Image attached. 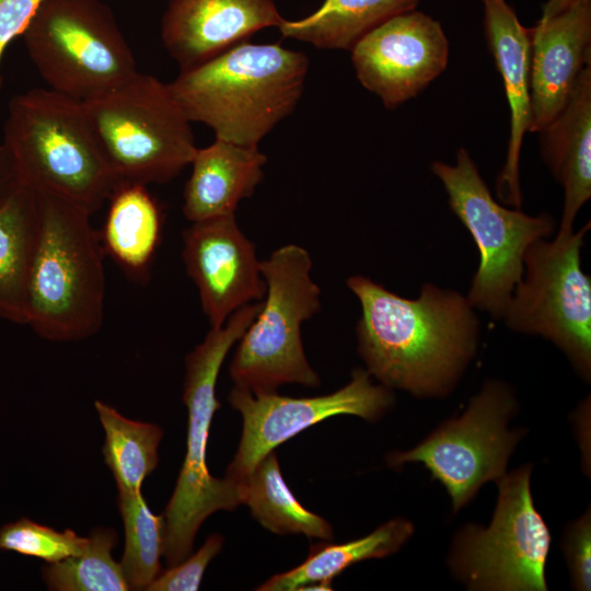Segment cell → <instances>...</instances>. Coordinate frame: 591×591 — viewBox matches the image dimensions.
<instances>
[{
  "label": "cell",
  "instance_id": "2",
  "mask_svg": "<svg viewBox=\"0 0 591 591\" xmlns=\"http://www.w3.org/2000/svg\"><path fill=\"white\" fill-rule=\"evenodd\" d=\"M309 70L305 54L242 42L167 83L190 123L217 139L258 146L296 108Z\"/></svg>",
  "mask_w": 591,
  "mask_h": 591
},
{
  "label": "cell",
  "instance_id": "24",
  "mask_svg": "<svg viewBox=\"0 0 591 591\" xmlns=\"http://www.w3.org/2000/svg\"><path fill=\"white\" fill-rule=\"evenodd\" d=\"M413 530L410 522L394 519L355 541L311 545L302 564L270 577L256 590L294 591L310 583H332L337 575L356 563L395 553L412 535Z\"/></svg>",
  "mask_w": 591,
  "mask_h": 591
},
{
  "label": "cell",
  "instance_id": "27",
  "mask_svg": "<svg viewBox=\"0 0 591 591\" xmlns=\"http://www.w3.org/2000/svg\"><path fill=\"white\" fill-rule=\"evenodd\" d=\"M117 502L125 529L120 565L129 588L146 590L161 572L165 520L150 510L141 491L118 490Z\"/></svg>",
  "mask_w": 591,
  "mask_h": 591
},
{
  "label": "cell",
  "instance_id": "8",
  "mask_svg": "<svg viewBox=\"0 0 591 591\" xmlns=\"http://www.w3.org/2000/svg\"><path fill=\"white\" fill-rule=\"evenodd\" d=\"M22 38L48 88L82 102L138 72L126 38L101 0H43Z\"/></svg>",
  "mask_w": 591,
  "mask_h": 591
},
{
  "label": "cell",
  "instance_id": "16",
  "mask_svg": "<svg viewBox=\"0 0 591 591\" xmlns=\"http://www.w3.org/2000/svg\"><path fill=\"white\" fill-rule=\"evenodd\" d=\"M529 34V131L540 132L563 111L580 73L591 65V0L542 14Z\"/></svg>",
  "mask_w": 591,
  "mask_h": 591
},
{
  "label": "cell",
  "instance_id": "15",
  "mask_svg": "<svg viewBox=\"0 0 591 591\" xmlns=\"http://www.w3.org/2000/svg\"><path fill=\"white\" fill-rule=\"evenodd\" d=\"M183 243L186 271L211 327H221L234 311L265 298L260 260L235 215L192 222Z\"/></svg>",
  "mask_w": 591,
  "mask_h": 591
},
{
  "label": "cell",
  "instance_id": "23",
  "mask_svg": "<svg viewBox=\"0 0 591 591\" xmlns=\"http://www.w3.org/2000/svg\"><path fill=\"white\" fill-rule=\"evenodd\" d=\"M102 241L130 275L143 276L161 234V213L144 185L126 184L109 198Z\"/></svg>",
  "mask_w": 591,
  "mask_h": 591
},
{
  "label": "cell",
  "instance_id": "33",
  "mask_svg": "<svg viewBox=\"0 0 591 591\" xmlns=\"http://www.w3.org/2000/svg\"><path fill=\"white\" fill-rule=\"evenodd\" d=\"M22 183L15 159L4 142L0 143V207Z\"/></svg>",
  "mask_w": 591,
  "mask_h": 591
},
{
  "label": "cell",
  "instance_id": "9",
  "mask_svg": "<svg viewBox=\"0 0 591 591\" xmlns=\"http://www.w3.org/2000/svg\"><path fill=\"white\" fill-rule=\"evenodd\" d=\"M431 171L443 184L451 210L470 231L479 252V265L466 298L473 308L502 318L523 276L528 246L549 236L555 219L548 213L530 216L501 206L465 148L457 150L454 165L434 161Z\"/></svg>",
  "mask_w": 591,
  "mask_h": 591
},
{
  "label": "cell",
  "instance_id": "12",
  "mask_svg": "<svg viewBox=\"0 0 591 591\" xmlns=\"http://www.w3.org/2000/svg\"><path fill=\"white\" fill-rule=\"evenodd\" d=\"M514 401L499 382L485 384L457 419L445 422L419 445L387 457L391 466L422 463L448 490L454 510L488 480H499L518 436L507 429Z\"/></svg>",
  "mask_w": 591,
  "mask_h": 591
},
{
  "label": "cell",
  "instance_id": "14",
  "mask_svg": "<svg viewBox=\"0 0 591 591\" xmlns=\"http://www.w3.org/2000/svg\"><path fill=\"white\" fill-rule=\"evenodd\" d=\"M350 51L360 83L394 109L445 70L449 42L439 21L413 10L379 25Z\"/></svg>",
  "mask_w": 591,
  "mask_h": 591
},
{
  "label": "cell",
  "instance_id": "25",
  "mask_svg": "<svg viewBox=\"0 0 591 591\" xmlns=\"http://www.w3.org/2000/svg\"><path fill=\"white\" fill-rule=\"evenodd\" d=\"M239 485L241 502L246 505L252 517L271 533L333 538L332 525L324 518L304 508L292 495L282 478L274 451L263 457Z\"/></svg>",
  "mask_w": 591,
  "mask_h": 591
},
{
  "label": "cell",
  "instance_id": "13",
  "mask_svg": "<svg viewBox=\"0 0 591 591\" xmlns=\"http://www.w3.org/2000/svg\"><path fill=\"white\" fill-rule=\"evenodd\" d=\"M370 375L367 370L355 369L344 387L313 397L252 393L234 386L229 403L242 416V434L225 477L236 483L243 480L269 452L329 417L380 418L392 405L393 396L389 387L373 384Z\"/></svg>",
  "mask_w": 591,
  "mask_h": 591
},
{
  "label": "cell",
  "instance_id": "11",
  "mask_svg": "<svg viewBox=\"0 0 591 591\" xmlns=\"http://www.w3.org/2000/svg\"><path fill=\"white\" fill-rule=\"evenodd\" d=\"M490 526L468 528L457 541L454 569L470 587L490 590H546L551 533L530 490V466L498 480Z\"/></svg>",
  "mask_w": 591,
  "mask_h": 591
},
{
  "label": "cell",
  "instance_id": "6",
  "mask_svg": "<svg viewBox=\"0 0 591 591\" xmlns=\"http://www.w3.org/2000/svg\"><path fill=\"white\" fill-rule=\"evenodd\" d=\"M312 259L302 246L287 244L260 260L265 300L239 339L229 367L234 386L271 393L283 384L320 386L301 337V325L321 309V289L311 278Z\"/></svg>",
  "mask_w": 591,
  "mask_h": 591
},
{
  "label": "cell",
  "instance_id": "28",
  "mask_svg": "<svg viewBox=\"0 0 591 591\" xmlns=\"http://www.w3.org/2000/svg\"><path fill=\"white\" fill-rule=\"evenodd\" d=\"M116 542L113 530L95 529L81 554L48 563L43 568L47 587L57 591L130 590L120 563L112 556Z\"/></svg>",
  "mask_w": 591,
  "mask_h": 591
},
{
  "label": "cell",
  "instance_id": "4",
  "mask_svg": "<svg viewBox=\"0 0 591 591\" xmlns=\"http://www.w3.org/2000/svg\"><path fill=\"white\" fill-rule=\"evenodd\" d=\"M39 234L28 283L27 324L43 338L80 340L103 324L100 239L84 208L37 192Z\"/></svg>",
  "mask_w": 591,
  "mask_h": 591
},
{
  "label": "cell",
  "instance_id": "30",
  "mask_svg": "<svg viewBox=\"0 0 591 591\" xmlns=\"http://www.w3.org/2000/svg\"><path fill=\"white\" fill-rule=\"evenodd\" d=\"M223 537L215 533L204 545L176 566L159 573L148 586V591H196L211 559L222 548Z\"/></svg>",
  "mask_w": 591,
  "mask_h": 591
},
{
  "label": "cell",
  "instance_id": "19",
  "mask_svg": "<svg viewBox=\"0 0 591 591\" xmlns=\"http://www.w3.org/2000/svg\"><path fill=\"white\" fill-rule=\"evenodd\" d=\"M540 134L542 158L564 187L556 236H566L573 232L576 216L591 197V65L580 73L563 111Z\"/></svg>",
  "mask_w": 591,
  "mask_h": 591
},
{
  "label": "cell",
  "instance_id": "10",
  "mask_svg": "<svg viewBox=\"0 0 591 591\" xmlns=\"http://www.w3.org/2000/svg\"><path fill=\"white\" fill-rule=\"evenodd\" d=\"M590 222L552 242H532L523 275L502 318L519 333L553 341L589 381L591 371V279L581 268V247Z\"/></svg>",
  "mask_w": 591,
  "mask_h": 591
},
{
  "label": "cell",
  "instance_id": "31",
  "mask_svg": "<svg viewBox=\"0 0 591 591\" xmlns=\"http://www.w3.org/2000/svg\"><path fill=\"white\" fill-rule=\"evenodd\" d=\"M575 587L590 590L591 523L589 512L571 524L564 542Z\"/></svg>",
  "mask_w": 591,
  "mask_h": 591
},
{
  "label": "cell",
  "instance_id": "18",
  "mask_svg": "<svg viewBox=\"0 0 591 591\" xmlns=\"http://www.w3.org/2000/svg\"><path fill=\"white\" fill-rule=\"evenodd\" d=\"M480 2L486 42L501 76L510 109L507 158L497 177L496 193L503 204L520 209V151L530 126V34L506 0Z\"/></svg>",
  "mask_w": 591,
  "mask_h": 591
},
{
  "label": "cell",
  "instance_id": "5",
  "mask_svg": "<svg viewBox=\"0 0 591 591\" xmlns=\"http://www.w3.org/2000/svg\"><path fill=\"white\" fill-rule=\"evenodd\" d=\"M260 303H248L234 311L221 327H211L205 339L185 357L186 453L163 513V556L169 567L192 554L195 536L209 515L219 510H234L242 503L239 483L210 474L206 461L207 442L212 417L220 407L216 385L221 366L231 347L256 317Z\"/></svg>",
  "mask_w": 591,
  "mask_h": 591
},
{
  "label": "cell",
  "instance_id": "21",
  "mask_svg": "<svg viewBox=\"0 0 591 591\" xmlns=\"http://www.w3.org/2000/svg\"><path fill=\"white\" fill-rule=\"evenodd\" d=\"M39 234L36 190L22 181L0 207V316L27 324L28 283Z\"/></svg>",
  "mask_w": 591,
  "mask_h": 591
},
{
  "label": "cell",
  "instance_id": "22",
  "mask_svg": "<svg viewBox=\"0 0 591 591\" xmlns=\"http://www.w3.org/2000/svg\"><path fill=\"white\" fill-rule=\"evenodd\" d=\"M420 0H325L302 20H282L283 37L310 43L320 49L351 48L387 20L416 9Z\"/></svg>",
  "mask_w": 591,
  "mask_h": 591
},
{
  "label": "cell",
  "instance_id": "17",
  "mask_svg": "<svg viewBox=\"0 0 591 591\" xmlns=\"http://www.w3.org/2000/svg\"><path fill=\"white\" fill-rule=\"evenodd\" d=\"M282 20L274 0H169L161 39L181 70H187Z\"/></svg>",
  "mask_w": 591,
  "mask_h": 591
},
{
  "label": "cell",
  "instance_id": "1",
  "mask_svg": "<svg viewBox=\"0 0 591 591\" xmlns=\"http://www.w3.org/2000/svg\"><path fill=\"white\" fill-rule=\"evenodd\" d=\"M347 287L358 298V352L382 385L418 396L447 394L476 350L479 322L466 297L430 282L415 300L368 277Z\"/></svg>",
  "mask_w": 591,
  "mask_h": 591
},
{
  "label": "cell",
  "instance_id": "29",
  "mask_svg": "<svg viewBox=\"0 0 591 591\" xmlns=\"http://www.w3.org/2000/svg\"><path fill=\"white\" fill-rule=\"evenodd\" d=\"M86 544L88 537L79 536L71 530L58 532L26 518L0 528V549L37 557L47 563L79 555Z\"/></svg>",
  "mask_w": 591,
  "mask_h": 591
},
{
  "label": "cell",
  "instance_id": "20",
  "mask_svg": "<svg viewBox=\"0 0 591 591\" xmlns=\"http://www.w3.org/2000/svg\"><path fill=\"white\" fill-rule=\"evenodd\" d=\"M267 158L258 146L217 139L196 150L184 189L183 212L197 222L235 215L239 202L263 181Z\"/></svg>",
  "mask_w": 591,
  "mask_h": 591
},
{
  "label": "cell",
  "instance_id": "26",
  "mask_svg": "<svg viewBox=\"0 0 591 591\" xmlns=\"http://www.w3.org/2000/svg\"><path fill=\"white\" fill-rule=\"evenodd\" d=\"M94 405L105 431L104 460L117 489L141 491L143 480L158 465L163 431L154 424L128 419L101 401Z\"/></svg>",
  "mask_w": 591,
  "mask_h": 591
},
{
  "label": "cell",
  "instance_id": "7",
  "mask_svg": "<svg viewBox=\"0 0 591 591\" xmlns=\"http://www.w3.org/2000/svg\"><path fill=\"white\" fill-rule=\"evenodd\" d=\"M83 103L120 186L163 184L190 164L197 150L190 121L157 78L138 71Z\"/></svg>",
  "mask_w": 591,
  "mask_h": 591
},
{
  "label": "cell",
  "instance_id": "32",
  "mask_svg": "<svg viewBox=\"0 0 591 591\" xmlns=\"http://www.w3.org/2000/svg\"><path fill=\"white\" fill-rule=\"evenodd\" d=\"M43 0H0V66L4 50L22 36Z\"/></svg>",
  "mask_w": 591,
  "mask_h": 591
},
{
  "label": "cell",
  "instance_id": "3",
  "mask_svg": "<svg viewBox=\"0 0 591 591\" xmlns=\"http://www.w3.org/2000/svg\"><path fill=\"white\" fill-rule=\"evenodd\" d=\"M3 142L24 183L90 213L120 187L84 103L49 88L32 89L11 99Z\"/></svg>",
  "mask_w": 591,
  "mask_h": 591
}]
</instances>
